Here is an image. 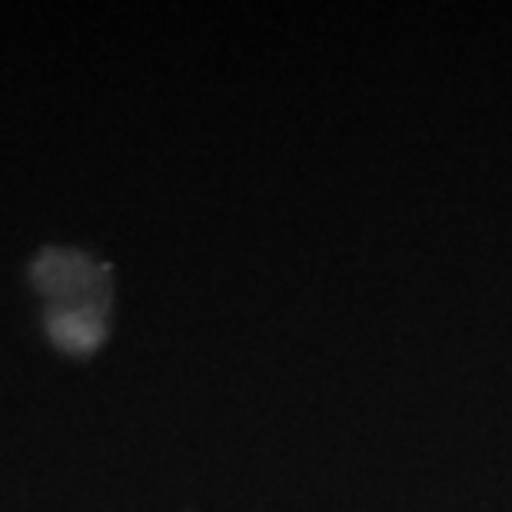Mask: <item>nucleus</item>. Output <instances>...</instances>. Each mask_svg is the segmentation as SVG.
Wrapping results in <instances>:
<instances>
[{
    "instance_id": "nucleus-1",
    "label": "nucleus",
    "mask_w": 512,
    "mask_h": 512,
    "mask_svg": "<svg viewBox=\"0 0 512 512\" xmlns=\"http://www.w3.org/2000/svg\"><path fill=\"white\" fill-rule=\"evenodd\" d=\"M47 303V330L70 353L94 350L104 336L110 283L107 270L84 253L47 250L34 266Z\"/></svg>"
}]
</instances>
